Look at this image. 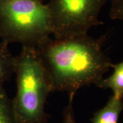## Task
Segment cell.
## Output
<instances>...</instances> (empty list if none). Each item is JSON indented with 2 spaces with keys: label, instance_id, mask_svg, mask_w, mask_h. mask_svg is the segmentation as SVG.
I'll list each match as a JSON object with an SVG mask.
<instances>
[{
  "label": "cell",
  "instance_id": "1",
  "mask_svg": "<svg viewBox=\"0 0 123 123\" xmlns=\"http://www.w3.org/2000/svg\"><path fill=\"white\" fill-rule=\"evenodd\" d=\"M104 38L88 34L50 38L37 48L52 92L75 93L103 79L113 65L103 50Z\"/></svg>",
  "mask_w": 123,
  "mask_h": 123
},
{
  "label": "cell",
  "instance_id": "10",
  "mask_svg": "<svg viewBox=\"0 0 123 123\" xmlns=\"http://www.w3.org/2000/svg\"><path fill=\"white\" fill-rule=\"evenodd\" d=\"M69 100V103L64 110L63 113V123H76L74 115L73 101L75 93H71Z\"/></svg>",
  "mask_w": 123,
  "mask_h": 123
},
{
  "label": "cell",
  "instance_id": "9",
  "mask_svg": "<svg viewBox=\"0 0 123 123\" xmlns=\"http://www.w3.org/2000/svg\"><path fill=\"white\" fill-rule=\"evenodd\" d=\"M110 16L111 19L123 21V0H112Z\"/></svg>",
  "mask_w": 123,
  "mask_h": 123
},
{
  "label": "cell",
  "instance_id": "8",
  "mask_svg": "<svg viewBox=\"0 0 123 123\" xmlns=\"http://www.w3.org/2000/svg\"><path fill=\"white\" fill-rule=\"evenodd\" d=\"M0 123H17L12 99L7 95L4 83H0Z\"/></svg>",
  "mask_w": 123,
  "mask_h": 123
},
{
  "label": "cell",
  "instance_id": "3",
  "mask_svg": "<svg viewBox=\"0 0 123 123\" xmlns=\"http://www.w3.org/2000/svg\"><path fill=\"white\" fill-rule=\"evenodd\" d=\"M53 34L47 4L41 0H0V39L37 48Z\"/></svg>",
  "mask_w": 123,
  "mask_h": 123
},
{
  "label": "cell",
  "instance_id": "2",
  "mask_svg": "<svg viewBox=\"0 0 123 123\" xmlns=\"http://www.w3.org/2000/svg\"><path fill=\"white\" fill-rule=\"evenodd\" d=\"M16 93L12 104L17 123H45V105L52 92L37 48L22 47L14 56Z\"/></svg>",
  "mask_w": 123,
  "mask_h": 123
},
{
  "label": "cell",
  "instance_id": "7",
  "mask_svg": "<svg viewBox=\"0 0 123 123\" xmlns=\"http://www.w3.org/2000/svg\"><path fill=\"white\" fill-rule=\"evenodd\" d=\"M14 56L8 44L0 41V83L5 84L14 74Z\"/></svg>",
  "mask_w": 123,
  "mask_h": 123
},
{
  "label": "cell",
  "instance_id": "6",
  "mask_svg": "<svg viewBox=\"0 0 123 123\" xmlns=\"http://www.w3.org/2000/svg\"><path fill=\"white\" fill-rule=\"evenodd\" d=\"M113 73L103 79L97 86L104 89H111L114 96L123 99V61L112 65Z\"/></svg>",
  "mask_w": 123,
  "mask_h": 123
},
{
  "label": "cell",
  "instance_id": "4",
  "mask_svg": "<svg viewBox=\"0 0 123 123\" xmlns=\"http://www.w3.org/2000/svg\"><path fill=\"white\" fill-rule=\"evenodd\" d=\"M106 0H50L53 34L60 38L88 34L101 24L99 14Z\"/></svg>",
  "mask_w": 123,
  "mask_h": 123
},
{
  "label": "cell",
  "instance_id": "5",
  "mask_svg": "<svg viewBox=\"0 0 123 123\" xmlns=\"http://www.w3.org/2000/svg\"><path fill=\"white\" fill-rule=\"evenodd\" d=\"M123 110V99L112 95L102 109L96 112L92 119V123H117Z\"/></svg>",
  "mask_w": 123,
  "mask_h": 123
}]
</instances>
